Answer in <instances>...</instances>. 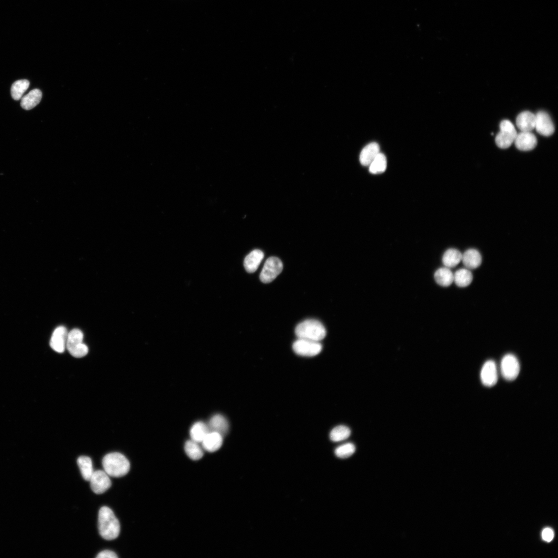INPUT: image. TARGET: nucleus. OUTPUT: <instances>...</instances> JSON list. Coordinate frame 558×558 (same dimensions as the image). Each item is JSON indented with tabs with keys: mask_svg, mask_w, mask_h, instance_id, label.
<instances>
[{
	"mask_svg": "<svg viewBox=\"0 0 558 558\" xmlns=\"http://www.w3.org/2000/svg\"><path fill=\"white\" fill-rule=\"evenodd\" d=\"M265 254L260 250H254L250 252L245 258L244 267L248 273H253L258 269Z\"/></svg>",
	"mask_w": 558,
	"mask_h": 558,
	"instance_id": "15",
	"label": "nucleus"
},
{
	"mask_svg": "<svg viewBox=\"0 0 558 558\" xmlns=\"http://www.w3.org/2000/svg\"><path fill=\"white\" fill-rule=\"evenodd\" d=\"M516 122L521 131L531 132L535 128L536 115L530 111H524L518 115Z\"/></svg>",
	"mask_w": 558,
	"mask_h": 558,
	"instance_id": "14",
	"label": "nucleus"
},
{
	"mask_svg": "<svg viewBox=\"0 0 558 558\" xmlns=\"http://www.w3.org/2000/svg\"><path fill=\"white\" fill-rule=\"evenodd\" d=\"M351 434L350 430L344 425L335 428L330 434V438L334 442H340L347 439Z\"/></svg>",
	"mask_w": 558,
	"mask_h": 558,
	"instance_id": "29",
	"label": "nucleus"
},
{
	"mask_svg": "<svg viewBox=\"0 0 558 558\" xmlns=\"http://www.w3.org/2000/svg\"><path fill=\"white\" fill-rule=\"evenodd\" d=\"M68 332L65 327L59 326L53 332L51 338V347L58 353H63L67 347Z\"/></svg>",
	"mask_w": 558,
	"mask_h": 558,
	"instance_id": "12",
	"label": "nucleus"
},
{
	"mask_svg": "<svg viewBox=\"0 0 558 558\" xmlns=\"http://www.w3.org/2000/svg\"><path fill=\"white\" fill-rule=\"evenodd\" d=\"M462 254L455 249H449L444 253L443 262L447 268H453L456 267L462 260Z\"/></svg>",
	"mask_w": 558,
	"mask_h": 558,
	"instance_id": "22",
	"label": "nucleus"
},
{
	"mask_svg": "<svg viewBox=\"0 0 558 558\" xmlns=\"http://www.w3.org/2000/svg\"><path fill=\"white\" fill-rule=\"evenodd\" d=\"M542 537L545 541L548 542H551L554 537L553 532L550 528H546L543 531Z\"/></svg>",
	"mask_w": 558,
	"mask_h": 558,
	"instance_id": "31",
	"label": "nucleus"
},
{
	"mask_svg": "<svg viewBox=\"0 0 558 558\" xmlns=\"http://www.w3.org/2000/svg\"><path fill=\"white\" fill-rule=\"evenodd\" d=\"M29 86L30 82L27 80L23 79L15 82L11 87V95L13 99L15 101L21 100Z\"/></svg>",
	"mask_w": 558,
	"mask_h": 558,
	"instance_id": "28",
	"label": "nucleus"
},
{
	"mask_svg": "<svg viewBox=\"0 0 558 558\" xmlns=\"http://www.w3.org/2000/svg\"><path fill=\"white\" fill-rule=\"evenodd\" d=\"M355 451V446L352 443H347L338 447L335 454L339 458L345 459L350 457Z\"/></svg>",
	"mask_w": 558,
	"mask_h": 558,
	"instance_id": "30",
	"label": "nucleus"
},
{
	"mask_svg": "<svg viewBox=\"0 0 558 558\" xmlns=\"http://www.w3.org/2000/svg\"><path fill=\"white\" fill-rule=\"evenodd\" d=\"M185 451L187 456L193 461H198L204 455L203 448L199 443L192 440L187 441L185 445Z\"/></svg>",
	"mask_w": 558,
	"mask_h": 558,
	"instance_id": "23",
	"label": "nucleus"
},
{
	"mask_svg": "<svg viewBox=\"0 0 558 558\" xmlns=\"http://www.w3.org/2000/svg\"><path fill=\"white\" fill-rule=\"evenodd\" d=\"M501 371L505 379L508 381L515 380L520 372V365L517 358L512 354L505 356L501 363Z\"/></svg>",
	"mask_w": 558,
	"mask_h": 558,
	"instance_id": "8",
	"label": "nucleus"
},
{
	"mask_svg": "<svg viewBox=\"0 0 558 558\" xmlns=\"http://www.w3.org/2000/svg\"><path fill=\"white\" fill-rule=\"evenodd\" d=\"M387 162L385 155L379 153L369 166V171L372 174L384 172L387 168Z\"/></svg>",
	"mask_w": 558,
	"mask_h": 558,
	"instance_id": "27",
	"label": "nucleus"
},
{
	"mask_svg": "<svg viewBox=\"0 0 558 558\" xmlns=\"http://www.w3.org/2000/svg\"><path fill=\"white\" fill-rule=\"evenodd\" d=\"M105 472L112 477L120 478L127 475L130 467L127 458L118 452L107 454L103 459Z\"/></svg>",
	"mask_w": 558,
	"mask_h": 558,
	"instance_id": "2",
	"label": "nucleus"
},
{
	"mask_svg": "<svg viewBox=\"0 0 558 558\" xmlns=\"http://www.w3.org/2000/svg\"><path fill=\"white\" fill-rule=\"evenodd\" d=\"M481 379L483 384L486 387H493L498 381V373L496 363L493 360H488L483 365Z\"/></svg>",
	"mask_w": 558,
	"mask_h": 558,
	"instance_id": "11",
	"label": "nucleus"
},
{
	"mask_svg": "<svg viewBox=\"0 0 558 558\" xmlns=\"http://www.w3.org/2000/svg\"><path fill=\"white\" fill-rule=\"evenodd\" d=\"M42 98V93L39 89L30 91L21 98V106L26 110L34 109L40 104Z\"/></svg>",
	"mask_w": 558,
	"mask_h": 558,
	"instance_id": "17",
	"label": "nucleus"
},
{
	"mask_svg": "<svg viewBox=\"0 0 558 558\" xmlns=\"http://www.w3.org/2000/svg\"><path fill=\"white\" fill-rule=\"evenodd\" d=\"M96 557L98 558H118V556L114 552L106 550L101 552Z\"/></svg>",
	"mask_w": 558,
	"mask_h": 558,
	"instance_id": "32",
	"label": "nucleus"
},
{
	"mask_svg": "<svg viewBox=\"0 0 558 558\" xmlns=\"http://www.w3.org/2000/svg\"><path fill=\"white\" fill-rule=\"evenodd\" d=\"M514 143L519 150L529 151L536 147L538 141L536 136L532 133L521 131L517 134Z\"/></svg>",
	"mask_w": 558,
	"mask_h": 558,
	"instance_id": "13",
	"label": "nucleus"
},
{
	"mask_svg": "<svg viewBox=\"0 0 558 558\" xmlns=\"http://www.w3.org/2000/svg\"><path fill=\"white\" fill-rule=\"evenodd\" d=\"M209 432L208 425L203 422H198L192 426L190 434L191 440L199 444L203 442Z\"/></svg>",
	"mask_w": 558,
	"mask_h": 558,
	"instance_id": "21",
	"label": "nucleus"
},
{
	"mask_svg": "<svg viewBox=\"0 0 558 558\" xmlns=\"http://www.w3.org/2000/svg\"><path fill=\"white\" fill-rule=\"evenodd\" d=\"M203 449L209 452L218 450L223 444V436L220 434L210 432L201 443Z\"/></svg>",
	"mask_w": 558,
	"mask_h": 558,
	"instance_id": "18",
	"label": "nucleus"
},
{
	"mask_svg": "<svg viewBox=\"0 0 558 558\" xmlns=\"http://www.w3.org/2000/svg\"><path fill=\"white\" fill-rule=\"evenodd\" d=\"M473 280V276L467 269L458 270L454 274V282L459 287H465L469 285Z\"/></svg>",
	"mask_w": 558,
	"mask_h": 558,
	"instance_id": "26",
	"label": "nucleus"
},
{
	"mask_svg": "<svg viewBox=\"0 0 558 558\" xmlns=\"http://www.w3.org/2000/svg\"><path fill=\"white\" fill-rule=\"evenodd\" d=\"M283 269L282 261L278 257L272 256L269 258L260 274V280L265 283H269L273 281Z\"/></svg>",
	"mask_w": 558,
	"mask_h": 558,
	"instance_id": "6",
	"label": "nucleus"
},
{
	"mask_svg": "<svg viewBox=\"0 0 558 558\" xmlns=\"http://www.w3.org/2000/svg\"><path fill=\"white\" fill-rule=\"evenodd\" d=\"M500 128V132L496 137V143L500 148L506 149L514 142L517 131L513 124L509 120L503 121Z\"/></svg>",
	"mask_w": 558,
	"mask_h": 558,
	"instance_id": "5",
	"label": "nucleus"
},
{
	"mask_svg": "<svg viewBox=\"0 0 558 558\" xmlns=\"http://www.w3.org/2000/svg\"><path fill=\"white\" fill-rule=\"evenodd\" d=\"M77 464L84 479L90 481L94 473L91 458L86 456H81L77 459Z\"/></svg>",
	"mask_w": 558,
	"mask_h": 558,
	"instance_id": "25",
	"label": "nucleus"
},
{
	"mask_svg": "<svg viewBox=\"0 0 558 558\" xmlns=\"http://www.w3.org/2000/svg\"><path fill=\"white\" fill-rule=\"evenodd\" d=\"M535 129L539 134L545 137L550 136L554 133V126L547 113L540 111L536 115Z\"/></svg>",
	"mask_w": 558,
	"mask_h": 558,
	"instance_id": "10",
	"label": "nucleus"
},
{
	"mask_svg": "<svg viewBox=\"0 0 558 558\" xmlns=\"http://www.w3.org/2000/svg\"><path fill=\"white\" fill-rule=\"evenodd\" d=\"M434 278L438 284L447 287L454 282V274L449 268H440L435 272Z\"/></svg>",
	"mask_w": 558,
	"mask_h": 558,
	"instance_id": "24",
	"label": "nucleus"
},
{
	"mask_svg": "<svg viewBox=\"0 0 558 558\" xmlns=\"http://www.w3.org/2000/svg\"><path fill=\"white\" fill-rule=\"evenodd\" d=\"M83 334L79 329H74L68 334L67 348L72 356L80 358L89 352L87 346L83 343Z\"/></svg>",
	"mask_w": 558,
	"mask_h": 558,
	"instance_id": "4",
	"label": "nucleus"
},
{
	"mask_svg": "<svg viewBox=\"0 0 558 558\" xmlns=\"http://www.w3.org/2000/svg\"><path fill=\"white\" fill-rule=\"evenodd\" d=\"M462 260L465 267L468 269H476L482 263V256L476 249H471L462 254Z\"/></svg>",
	"mask_w": 558,
	"mask_h": 558,
	"instance_id": "20",
	"label": "nucleus"
},
{
	"mask_svg": "<svg viewBox=\"0 0 558 558\" xmlns=\"http://www.w3.org/2000/svg\"><path fill=\"white\" fill-rule=\"evenodd\" d=\"M98 528L104 539L111 541L116 539L120 533V524L113 512L107 507H102L98 514Z\"/></svg>",
	"mask_w": 558,
	"mask_h": 558,
	"instance_id": "1",
	"label": "nucleus"
},
{
	"mask_svg": "<svg viewBox=\"0 0 558 558\" xmlns=\"http://www.w3.org/2000/svg\"><path fill=\"white\" fill-rule=\"evenodd\" d=\"M295 334L299 339L319 342L325 338L326 330L319 321L308 319L298 325L295 329Z\"/></svg>",
	"mask_w": 558,
	"mask_h": 558,
	"instance_id": "3",
	"label": "nucleus"
},
{
	"mask_svg": "<svg viewBox=\"0 0 558 558\" xmlns=\"http://www.w3.org/2000/svg\"><path fill=\"white\" fill-rule=\"evenodd\" d=\"M90 481L91 489L96 494L104 493L112 484L108 475L103 471L94 472Z\"/></svg>",
	"mask_w": 558,
	"mask_h": 558,
	"instance_id": "9",
	"label": "nucleus"
},
{
	"mask_svg": "<svg viewBox=\"0 0 558 558\" xmlns=\"http://www.w3.org/2000/svg\"><path fill=\"white\" fill-rule=\"evenodd\" d=\"M208 426L210 432L218 433L222 436L227 434L229 428L227 419L221 415L213 416L210 420Z\"/></svg>",
	"mask_w": 558,
	"mask_h": 558,
	"instance_id": "19",
	"label": "nucleus"
},
{
	"mask_svg": "<svg viewBox=\"0 0 558 558\" xmlns=\"http://www.w3.org/2000/svg\"><path fill=\"white\" fill-rule=\"evenodd\" d=\"M380 153L378 143L372 142L366 146L360 155V161L364 166H369L372 162Z\"/></svg>",
	"mask_w": 558,
	"mask_h": 558,
	"instance_id": "16",
	"label": "nucleus"
},
{
	"mask_svg": "<svg viewBox=\"0 0 558 558\" xmlns=\"http://www.w3.org/2000/svg\"><path fill=\"white\" fill-rule=\"evenodd\" d=\"M322 345L319 342L299 339L292 345L293 351L297 355L304 357H314L322 350Z\"/></svg>",
	"mask_w": 558,
	"mask_h": 558,
	"instance_id": "7",
	"label": "nucleus"
}]
</instances>
